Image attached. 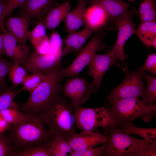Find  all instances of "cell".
Instances as JSON below:
<instances>
[{"label":"cell","instance_id":"cell-1","mask_svg":"<svg viewBox=\"0 0 156 156\" xmlns=\"http://www.w3.org/2000/svg\"><path fill=\"white\" fill-rule=\"evenodd\" d=\"M74 107L60 94L46 106L38 115L51 135L67 140L76 133Z\"/></svg>","mask_w":156,"mask_h":156},{"label":"cell","instance_id":"cell-2","mask_svg":"<svg viewBox=\"0 0 156 156\" xmlns=\"http://www.w3.org/2000/svg\"><path fill=\"white\" fill-rule=\"evenodd\" d=\"M22 119L11 125L8 135L16 148L23 149L51 141L53 138L44 127L41 117L32 112L24 114Z\"/></svg>","mask_w":156,"mask_h":156},{"label":"cell","instance_id":"cell-3","mask_svg":"<svg viewBox=\"0 0 156 156\" xmlns=\"http://www.w3.org/2000/svg\"><path fill=\"white\" fill-rule=\"evenodd\" d=\"M44 72V77L41 83L30 93L27 101L21 105L24 114L30 112L38 114L60 94V82L63 78L60 73V67L58 66Z\"/></svg>","mask_w":156,"mask_h":156},{"label":"cell","instance_id":"cell-4","mask_svg":"<svg viewBox=\"0 0 156 156\" xmlns=\"http://www.w3.org/2000/svg\"><path fill=\"white\" fill-rule=\"evenodd\" d=\"M105 143L103 155L107 156H155L156 144L120 132L111 131Z\"/></svg>","mask_w":156,"mask_h":156},{"label":"cell","instance_id":"cell-5","mask_svg":"<svg viewBox=\"0 0 156 156\" xmlns=\"http://www.w3.org/2000/svg\"><path fill=\"white\" fill-rule=\"evenodd\" d=\"M110 104L108 109L118 123L133 121L140 117L148 122L156 113V109L147 106L137 97L122 99Z\"/></svg>","mask_w":156,"mask_h":156},{"label":"cell","instance_id":"cell-6","mask_svg":"<svg viewBox=\"0 0 156 156\" xmlns=\"http://www.w3.org/2000/svg\"><path fill=\"white\" fill-rule=\"evenodd\" d=\"M74 114L76 127L83 132H92L97 127L118 123L104 106L91 108L79 105L74 107Z\"/></svg>","mask_w":156,"mask_h":156},{"label":"cell","instance_id":"cell-7","mask_svg":"<svg viewBox=\"0 0 156 156\" xmlns=\"http://www.w3.org/2000/svg\"><path fill=\"white\" fill-rule=\"evenodd\" d=\"M138 14V11L133 7L119 16L110 20L107 28L110 30L118 29L117 38L110 51L117 60L124 61L126 59L123 48L126 42L135 33V24L132 20V17Z\"/></svg>","mask_w":156,"mask_h":156},{"label":"cell","instance_id":"cell-8","mask_svg":"<svg viewBox=\"0 0 156 156\" xmlns=\"http://www.w3.org/2000/svg\"><path fill=\"white\" fill-rule=\"evenodd\" d=\"M127 66L123 70L125 76L120 83L114 88L106 97L110 103L122 99L134 97L140 98L146 93V88L143 79V72L140 70L129 72Z\"/></svg>","mask_w":156,"mask_h":156},{"label":"cell","instance_id":"cell-9","mask_svg":"<svg viewBox=\"0 0 156 156\" xmlns=\"http://www.w3.org/2000/svg\"><path fill=\"white\" fill-rule=\"evenodd\" d=\"M102 29L95 31L92 38L70 65L66 68H60L61 75L63 78L78 75L88 65L96 52L105 48L104 39L105 33Z\"/></svg>","mask_w":156,"mask_h":156},{"label":"cell","instance_id":"cell-10","mask_svg":"<svg viewBox=\"0 0 156 156\" xmlns=\"http://www.w3.org/2000/svg\"><path fill=\"white\" fill-rule=\"evenodd\" d=\"M117 60L110 51L103 54H95L88 65V75L93 79L90 83L92 92L98 91L102 86L103 77L110 67L116 64Z\"/></svg>","mask_w":156,"mask_h":156},{"label":"cell","instance_id":"cell-11","mask_svg":"<svg viewBox=\"0 0 156 156\" xmlns=\"http://www.w3.org/2000/svg\"><path fill=\"white\" fill-rule=\"evenodd\" d=\"M62 90L64 95L70 99L74 107L84 103L92 92L90 83L85 79L78 77L67 80Z\"/></svg>","mask_w":156,"mask_h":156},{"label":"cell","instance_id":"cell-12","mask_svg":"<svg viewBox=\"0 0 156 156\" xmlns=\"http://www.w3.org/2000/svg\"><path fill=\"white\" fill-rule=\"evenodd\" d=\"M1 34L5 53L12 60L14 64H22L29 56L30 47L26 43L18 42L9 33L5 32Z\"/></svg>","mask_w":156,"mask_h":156},{"label":"cell","instance_id":"cell-13","mask_svg":"<svg viewBox=\"0 0 156 156\" xmlns=\"http://www.w3.org/2000/svg\"><path fill=\"white\" fill-rule=\"evenodd\" d=\"M108 138L104 133L82 131L74 134L66 140L73 150L80 151L104 144Z\"/></svg>","mask_w":156,"mask_h":156},{"label":"cell","instance_id":"cell-14","mask_svg":"<svg viewBox=\"0 0 156 156\" xmlns=\"http://www.w3.org/2000/svg\"><path fill=\"white\" fill-rule=\"evenodd\" d=\"M60 59L50 54L41 55L34 52L29 55L22 66L27 73L44 71L58 66Z\"/></svg>","mask_w":156,"mask_h":156},{"label":"cell","instance_id":"cell-15","mask_svg":"<svg viewBox=\"0 0 156 156\" xmlns=\"http://www.w3.org/2000/svg\"><path fill=\"white\" fill-rule=\"evenodd\" d=\"M59 4L55 0H26L20 7L23 17L42 20Z\"/></svg>","mask_w":156,"mask_h":156},{"label":"cell","instance_id":"cell-16","mask_svg":"<svg viewBox=\"0 0 156 156\" xmlns=\"http://www.w3.org/2000/svg\"><path fill=\"white\" fill-rule=\"evenodd\" d=\"M104 133L111 131H117L127 135L134 134L142 137L146 141L156 144V129L135 126L132 121L118 123L103 127Z\"/></svg>","mask_w":156,"mask_h":156},{"label":"cell","instance_id":"cell-17","mask_svg":"<svg viewBox=\"0 0 156 156\" xmlns=\"http://www.w3.org/2000/svg\"><path fill=\"white\" fill-rule=\"evenodd\" d=\"M94 32L93 29L85 25L79 31L68 33L63 41L66 47L62 50V56L74 52H80L84 43Z\"/></svg>","mask_w":156,"mask_h":156},{"label":"cell","instance_id":"cell-18","mask_svg":"<svg viewBox=\"0 0 156 156\" xmlns=\"http://www.w3.org/2000/svg\"><path fill=\"white\" fill-rule=\"evenodd\" d=\"M84 18L85 26L90 27L95 32L107 27L111 18L101 6L95 4H90L89 7L86 9Z\"/></svg>","mask_w":156,"mask_h":156},{"label":"cell","instance_id":"cell-19","mask_svg":"<svg viewBox=\"0 0 156 156\" xmlns=\"http://www.w3.org/2000/svg\"><path fill=\"white\" fill-rule=\"evenodd\" d=\"M89 0H81L76 6L67 15L65 19L66 31L68 33L77 31L85 26V14Z\"/></svg>","mask_w":156,"mask_h":156},{"label":"cell","instance_id":"cell-20","mask_svg":"<svg viewBox=\"0 0 156 156\" xmlns=\"http://www.w3.org/2000/svg\"><path fill=\"white\" fill-rule=\"evenodd\" d=\"M5 24L10 34L18 42L26 43L29 31L27 18L23 16L11 17L7 19Z\"/></svg>","mask_w":156,"mask_h":156},{"label":"cell","instance_id":"cell-21","mask_svg":"<svg viewBox=\"0 0 156 156\" xmlns=\"http://www.w3.org/2000/svg\"><path fill=\"white\" fill-rule=\"evenodd\" d=\"M70 10L69 2L64 1L52 9L45 17L41 20L46 29L53 30L65 19Z\"/></svg>","mask_w":156,"mask_h":156},{"label":"cell","instance_id":"cell-22","mask_svg":"<svg viewBox=\"0 0 156 156\" xmlns=\"http://www.w3.org/2000/svg\"><path fill=\"white\" fill-rule=\"evenodd\" d=\"M136 35L144 45L156 49V20L141 22L136 29Z\"/></svg>","mask_w":156,"mask_h":156},{"label":"cell","instance_id":"cell-23","mask_svg":"<svg viewBox=\"0 0 156 156\" xmlns=\"http://www.w3.org/2000/svg\"><path fill=\"white\" fill-rule=\"evenodd\" d=\"M90 4L101 6L111 18L125 12L129 5V4L122 0H90Z\"/></svg>","mask_w":156,"mask_h":156},{"label":"cell","instance_id":"cell-24","mask_svg":"<svg viewBox=\"0 0 156 156\" xmlns=\"http://www.w3.org/2000/svg\"><path fill=\"white\" fill-rule=\"evenodd\" d=\"M51 141L31 146L22 150H16L12 156H51L49 152Z\"/></svg>","mask_w":156,"mask_h":156},{"label":"cell","instance_id":"cell-25","mask_svg":"<svg viewBox=\"0 0 156 156\" xmlns=\"http://www.w3.org/2000/svg\"><path fill=\"white\" fill-rule=\"evenodd\" d=\"M143 76L146 82V92L145 95L142 97L141 101L147 106L152 109H156V106L153 104L156 99V77L144 72Z\"/></svg>","mask_w":156,"mask_h":156},{"label":"cell","instance_id":"cell-26","mask_svg":"<svg viewBox=\"0 0 156 156\" xmlns=\"http://www.w3.org/2000/svg\"><path fill=\"white\" fill-rule=\"evenodd\" d=\"M156 0H141L138 11L141 22L156 20Z\"/></svg>","mask_w":156,"mask_h":156},{"label":"cell","instance_id":"cell-27","mask_svg":"<svg viewBox=\"0 0 156 156\" xmlns=\"http://www.w3.org/2000/svg\"><path fill=\"white\" fill-rule=\"evenodd\" d=\"M49 152L51 156H66L73 151L66 140L54 138L51 140Z\"/></svg>","mask_w":156,"mask_h":156},{"label":"cell","instance_id":"cell-28","mask_svg":"<svg viewBox=\"0 0 156 156\" xmlns=\"http://www.w3.org/2000/svg\"><path fill=\"white\" fill-rule=\"evenodd\" d=\"M44 75V72L42 71L27 75L22 82V87L20 89L21 92L27 91L31 93L41 83Z\"/></svg>","mask_w":156,"mask_h":156},{"label":"cell","instance_id":"cell-29","mask_svg":"<svg viewBox=\"0 0 156 156\" xmlns=\"http://www.w3.org/2000/svg\"><path fill=\"white\" fill-rule=\"evenodd\" d=\"M27 74L25 69L21 64L14 63L8 73L9 79L12 83L13 87L15 88L22 83Z\"/></svg>","mask_w":156,"mask_h":156},{"label":"cell","instance_id":"cell-30","mask_svg":"<svg viewBox=\"0 0 156 156\" xmlns=\"http://www.w3.org/2000/svg\"><path fill=\"white\" fill-rule=\"evenodd\" d=\"M18 108L10 107L0 112V116L11 125L16 124L23 118L24 114Z\"/></svg>","mask_w":156,"mask_h":156},{"label":"cell","instance_id":"cell-31","mask_svg":"<svg viewBox=\"0 0 156 156\" xmlns=\"http://www.w3.org/2000/svg\"><path fill=\"white\" fill-rule=\"evenodd\" d=\"M51 48L49 54L53 55L61 59L62 56L63 41L57 32L53 31L51 35Z\"/></svg>","mask_w":156,"mask_h":156},{"label":"cell","instance_id":"cell-32","mask_svg":"<svg viewBox=\"0 0 156 156\" xmlns=\"http://www.w3.org/2000/svg\"><path fill=\"white\" fill-rule=\"evenodd\" d=\"M16 148L8 135L0 134V156H12Z\"/></svg>","mask_w":156,"mask_h":156},{"label":"cell","instance_id":"cell-33","mask_svg":"<svg viewBox=\"0 0 156 156\" xmlns=\"http://www.w3.org/2000/svg\"><path fill=\"white\" fill-rule=\"evenodd\" d=\"M46 28L41 20H39L38 23L31 31L28 33V39L32 44L47 36Z\"/></svg>","mask_w":156,"mask_h":156},{"label":"cell","instance_id":"cell-34","mask_svg":"<svg viewBox=\"0 0 156 156\" xmlns=\"http://www.w3.org/2000/svg\"><path fill=\"white\" fill-rule=\"evenodd\" d=\"M14 64L11 62L2 58L0 57V87L7 88L6 77L8 74L10 69Z\"/></svg>","mask_w":156,"mask_h":156},{"label":"cell","instance_id":"cell-35","mask_svg":"<svg viewBox=\"0 0 156 156\" xmlns=\"http://www.w3.org/2000/svg\"><path fill=\"white\" fill-rule=\"evenodd\" d=\"M105 143L100 146L89 148L83 150L73 151L69 154L70 156H101L103 155Z\"/></svg>","mask_w":156,"mask_h":156},{"label":"cell","instance_id":"cell-36","mask_svg":"<svg viewBox=\"0 0 156 156\" xmlns=\"http://www.w3.org/2000/svg\"><path fill=\"white\" fill-rule=\"evenodd\" d=\"M36 52L41 55L49 54L51 48L50 39L47 36L32 44Z\"/></svg>","mask_w":156,"mask_h":156},{"label":"cell","instance_id":"cell-37","mask_svg":"<svg viewBox=\"0 0 156 156\" xmlns=\"http://www.w3.org/2000/svg\"><path fill=\"white\" fill-rule=\"evenodd\" d=\"M139 70L144 72L147 71L156 75V54L149 55L144 64L140 67Z\"/></svg>","mask_w":156,"mask_h":156},{"label":"cell","instance_id":"cell-38","mask_svg":"<svg viewBox=\"0 0 156 156\" xmlns=\"http://www.w3.org/2000/svg\"><path fill=\"white\" fill-rule=\"evenodd\" d=\"M26 0H8L4 12V17L11 14L17 8L21 7Z\"/></svg>","mask_w":156,"mask_h":156},{"label":"cell","instance_id":"cell-39","mask_svg":"<svg viewBox=\"0 0 156 156\" xmlns=\"http://www.w3.org/2000/svg\"><path fill=\"white\" fill-rule=\"evenodd\" d=\"M7 3H0V29L3 33L6 32L3 21L5 18L4 16V12Z\"/></svg>","mask_w":156,"mask_h":156},{"label":"cell","instance_id":"cell-40","mask_svg":"<svg viewBox=\"0 0 156 156\" xmlns=\"http://www.w3.org/2000/svg\"><path fill=\"white\" fill-rule=\"evenodd\" d=\"M11 125L0 116V134H3L8 130Z\"/></svg>","mask_w":156,"mask_h":156},{"label":"cell","instance_id":"cell-41","mask_svg":"<svg viewBox=\"0 0 156 156\" xmlns=\"http://www.w3.org/2000/svg\"><path fill=\"white\" fill-rule=\"evenodd\" d=\"M5 53L3 48V38L1 34H0V57Z\"/></svg>","mask_w":156,"mask_h":156},{"label":"cell","instance_id":"cell-42","mask_svg":"<svg viewBox=\"0 0 156 156\" xmlns=\"http://www.w3.org/2000/svg\"><path fill=\"white\" fill-rule=\"evenodd\" d=\"M7 88H5L0 87V94L5 90Z\"/></svg>","mask_w":156,"mask_h":156},{"label":"cell","instance_id":"cell-43","mask_svg":"<svg viewBox=\"0 0 156 156\" xmlns=\"http://www.w3.org/2000/svg\"><path fill=\"white\" fill-rule=\"evenodd\" d=\"M8 0H0V3H7Z\"/></svg>","mask_w":156,"mask_h":156},{"label":"cell","instance_id":"cell-44","mask_svg":"<svg viewBox=\"0 0 156 156\" xmlns=\"http://www.w3.org/2000/svg\"><path fill=\"white\" fill-rule=\"evenodd\" d=\"M138 0H128V1L130 2H134L138 1Z\"/></svg>","mask_w":156,"mask_h":156},{"label":"cell","instance_id":"cell-45","mask_svg":"<svg viewBox=\"0 0 156 156\" xmlns=\"http://www.w3.org/2000/svg\"><path fill=\"white\" fill-rule=\"evenodd\" d=\"M78 0V1H80V0Z\"/></svg>","mask_w":156,"mask_h":156}]
</instances>
